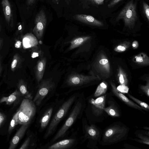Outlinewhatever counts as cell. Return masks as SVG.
I'll return each mask as SVG.
<instances>
[{"instance_id": "1", "label": "cell", "mask_w": 149, "mask_h": 149, "mask_svg": "<svg viewBox=\"0 0 149 149\" xmlns=\"http://www.w3.org/2000/svg\"><path fill=\"white\" fill-rule=\"evenodd\" d=\"M86 106L84 94L83 93H80L63 124L48 143H53L68 136L71 132L72 126L81 118Z\"/></svg>"}, {"instance_id": "2", "label": "cell", "mask_w": 149, "mask_h": 149, "mask_svg": "<svg viewBox=\"0 0 149 149\" xmlns=\"http://www.w3.org/2000/svg\"><path fill=\"white\" fill-rule=\"evenodd\" d=\"M80 93H74L66 99L64 98H62L45 130L43 136V139H46L54 134L60 123L65 119L68 115Z\"/></svg>"}, {"instance_id": "3", "label": "cell", "mask_w": 149, "mask_h": 149, "mask_svg": "<svg viewBox=\"0 0 149 149\" xmlns=\"http://www.w3.org/2000/svg\"><path fill=\"white\" fill-rule=\"evenodd\" d=\"M107 94L94 97L92 95L86 98V106L84 111L86 118L89 124H95L101 123L108 115L104 111Z\"/></svg>"}, {"instance_id": "4", "label": "cell", "mask_w": 149, "mask_h": 149, "mask_svg": "<svg viewBox=\"0 0 149 149\" xmlns=\"http://www.w3.org/2000/svg\"><path fill=\"white\" fill-rule=\"evenodd\" d=\"M129 128L123 123L118 122L113 123L102 132L100 144L109 145L125 140L128 136Z\"/></svg>"}, {"instance_id": "5", "label": "cell", "mask_w": 149, "mask_h": 149, "mask_svg": "<svg viewBox=\"0 0 149 149\" xmlns=\"http://www.w3.org/2000/svg\"><path fill=\"white\" fill-rule=\"evenodd\" d=\"M56 83L52 78L42 80L38 84L33 99L36 107L37 113L56 95Z\"/></svg>"}, {"instance_id": "6", "label": "cell", "mask_w": 149, "mask_h": 149, "mask_svg": "<svg viewBox=\"0 0 149 149\" xmlns=\"http://www.w3.org/2000/svg\"><path fill=\"white\" fill-rule=\"evenodd\" d=\"M56 98L52 101L47 103L38 111L35 126L40 133L45 130L49 125L52 117L62 100L59 98V94H56Z\"/></svg>"}, {"instance_id": "7", "label": "cell", "mask_w": 149, "mask_h": 149, "mask_svg": "<svg viewBox=\"0 0 149 149\" xmlns=\"http://www.w3.org/2000/svg\"><path fill=\"white\" fill-rule=\"evenodd\" d=\"M79 128L76 130L71 129L70 135L52 143H47L38 147L37 149H73L83 143V137L79 134Z\"/></svg>"}, {"instance_id": "8", "label": "cell", "mask_w": 149, "mask_h": 149, "mask_svg": "<svg viewBox=\"0 0 149 149\" xmlns=\"http://www.w3.org/2000/svg\"><path fill=\"white\" fill-rule=\"evenodd\" d=\"M36 113V107L33 100L24 98L15 113L17 124H30Z\"/></svg>"}, {"instance_id": "9", "label": "cell", "mask_w": 149, "mask_h": 149, "mask_svg": "<svg viewBox=\"0 0 149 149\" xmlns=\"http://www.w3.org/2000/svg\"><path fill=\"white\" fill-rule=\"evenodd\" d=\"M100 79L98 76L85 75L76 72L72 73L68 77L65 86V87H70V89L67 92L59 95L60 96L67 95L72 91Z\"/></svg>"}, {"instance_id": "10", "label": "cell", "mask_w": 149, "mask_h": 149, "mask_svg": "<svg viewBox=\"0 0 149 149\" xmlns=\"http://www.w3.org/2000/svg\"><path fill=\"white\" fill-rule=\"evenodd\" d=\"M82 130L84 135L83 142L88 141L87 147L93 148L96 143L100 142L102 138V131L95 124H88L86 118H82Z\"/></svg>"}, {"instance_id": "11", "label": "cell", "mask_w": 149, "mask_h": 149, "mask_svg": "<svg viewBox=\"0 0 149 149\" xmlns=\"http://www.w3.org/2000/svg\"><path fill=\"white\" fill-rule=\"evenodd\" d=\"M118 20L123 19L125 26L130 28L134 25L137 19L136 6L132 1L128 3L121 11L117 17Z\"/></svg>"}, {"instance_id": "12", "label": "cell", "mask_w": 149, "mask_h": 149, "mask_svg": "<svg viewBox=\"0 0 149 149\" xmlns=\"http://www.w3.org/2000/svg\"><path fill=\"white\" fill-rule=\"evenodd\" d=\"M47 23V18L45 13L44 10L42 9L36 16L35 26L33 29L34 34L40 41L42 39Z\"/></svg>"}, {"instance_id": "13", "label": "cell", "mask_w": 149, "mask_h": 149, "mask_svg": "<svg viewBox=\"0 0 149 149\" xmlns=\"http://www.w3.org/2000/svg\"><path fill=\"white\" fill-rule=\"evenodd\" d=\"M110 84L113 93L122 102L130 107L143 112V109L123 94L117 88L114 83L112 81H111Z\"/></svg>"}, {"instance_id": "14", "label": "cell", "mask_w": 149, "mask_h": 149, "mask_svg": "<svg viewBox=\"0 0 149 149\" xmlns=\"http://www.w3.org/2000/svg\"><path fill=\"white\" fill-rule=\"evenodd\" d=\"M108 106L104 108L107 114L112 117H118L120 116L121 112L120 107L112 97H108Z\"/></svg>"}, {"instance_id": "15", "label": "cell", "mask_w": 149, "mask_h": 149, "mask_svg": "<svg viewBox=\"0 0 149 149\" xmlns=\"http://www.w3.org/2000/svg\"><path fill=\"white\" fill-rule=\"evenodd\" d=\"M73 17L74 19L87 24L98 26L104 25L103 23L91 15L77 14L74 15Z\"/></svg>"}, {"instance_id": "16", "label": "cell", "mask_w": 149, "mask_h": 149, "mask_svg": "<svg viewBox=\"0 0 149 149\" xmlns=\"http://www.w3.org/2000/svg\"><path fill=\"white\" fill-rule=\"evenodd\" d=\"M30 124L22 125L12 139L10 143L9 149H14L24 136Z\"/></svg>"}, {"instance_id": "17", "label": "cell", "mask_w": 149, "mask_h": 149, "mask_svg": "<svg viewBox=\"0 0 149 149\" xmlns=\"http://www.w3.org/2000/svg\"><path fill=\"white\" fill-rule=\"evenodd\" d=\"M47 60L45 57H42L38 61L35 67V77L38 84L42 80L44 73Z\"/></svg>"}, {"instance_id": "18", "label": "cell", "mask_w": 149, "mask_h": 149, "mask_svg": "<svg viewBox=\"0 0 149 149\" xmlns=\"http://www.w3.org/2000/svg\"><path fill=\"white\" fill-rule=\"evenodd\" d=\"M21 96L19 91L16 89L9 96L2 97L0 100V103L5 102L8 105L13 104L15 105L18 103Z\"/></svg>"}, {"instance_id": "19", "label": "cell", "mask_w": 149, "mask_h": 149, "mask_svg": "<svg viewBox=\"0 0 149 149\" xmlns=\"http://www.w3.org/2000/svg\"><path fill=\"white\" fill-rule=\"evenodd\" d=\"M17 86L18 90L22 96L24 98L33 100L34 95L31 92L28 90L27 84L23 80L19 79Z\"/></svg>"}, {"instance_id": "20", "label": "cell", "mask_w": 149, "mask_h": 149, "mask_svg": "<svg viewBox=\"0 0 149 149\" xmlns=\"http://www.w3.org/2000/svg\"><path fill=\"white\" fill-rule=\"evenodd\" d=\"M135 134L138 139H133L132 140L138 143L149 145V131L137 130Z\"/></svg>"}, {"instance_id": "21", "label": "cell", "mask_w": 149, "mask_h": 149, "mask_svg": "<svg viewBox=\"0 0 149 149\" xmlns=\"http://www.w3.org/2000/svg\"><path fill=\"white\" fill-rule=\"evenodd\" d=\"M3 10L5 19L9 24L12 20V11L11 6L8 0H2Z\"/></svg>"}, {"instance_id": "22", "label": "cell", "mask_w": 149, "mask_h": 149, "mask_svg": "<svg viewBox=\"0 0 149 149\" xmlns=\"http://www.w3.org/2000/svg\"><path fill=\"white\" fill-rule=\"evenodd\" d=\"M98 67L103 72L109 73L110 71V66L107 58L103 54L99 57L98 62Z\"/></svg>"}, {"instance_id": "23", "label": "cell", "mask_w": 149, "mask_h": 149, "mask_svg": "<svg viewBox=\"0 0 149 149\" xmlns=\"http://www.w3.org/2000/svg\"><path fill=\"white\" fill-rule=\"evenodd\" d=\"M25 36L23 40V44L25 48L32 47L37 45L38 43L37 40L32 33H28Z\"/></svg>"}, {"instance_id": "24", "label": "cell", "mask_w": 149, "mask_h": 149, "mask_svg": "<svg viewBox=\"0 0 149 149\" xmlns=\"http://www.w3.org/2000/svg\"><path fill=\"white\" fill-rule=\"evenodd\" d=\"M133 60L134 62L141 65H147L149 64V57L144 53H141L136 55Z\"/></svg>"}, {"instance_id": "25", "label": "cell", "mask_w": 149, "mask_h": 149, "mask_svg": "<svg viewBox=\"0 0 149 149\" xmlns=\"http://www.w3.org/2000/svg\"><path fill=\"white\" fill-rule=\"evenodd\" d=\"M90 38L89 36L79 37L73 39L70 42L68 50H71L83 44Z\"/></svg>"}, {"instance_id": "26", "label": "cell", "mask_w": 149, "mask_h": 149, "mask_svg": "<svg viewBox=\"0 0 149 149\" xmlns=\"http://www.w3.org/2000/svg\"><path fill=\"white\" fill-rule=\"evenodd\" d=\"M107 89V83L103 81L100 83L97 87L93 96L94 97H98L106 94Z\"/></svg>"}, {"instance_id": "27", "label": "cell", "mask_w": 149, "mask_h": 149, "mask_svg": "<svg viewBox=\"0 0 149 149\" xmlns=\"http://www.w3.org/2000/svg\"><path fill=\"white\" fill-rule=\"evenodd\" d=\"M22 62V59L18 53L15 54L13 57L10 65L11 70L14 72L21 66Z\"/></svg>"}, {"instance_id": "28", "label": "cell", "mask_w": 149, "mask_h": 149, "mask_svg": "<svg viewBox=\"0 0 149 149\" xmlns=\"http://www.w3.org/2000/svg\"><path fill=\"white\" fill-rule=\"evenodd\" d=\"M117 77L118 81L120 85L127 86L128 80L125 73L120 67L118 69Z\"/></svg>"}, {"instance_id": "29", "label": "cell", "mask_w": 149, "mask_h": 149, "mask_svg": "<svg viewBox=\"0 0 149 149\" xmlns=\"http://www.w3.org/2000/svg\"><path fill=\"white\" fill-rule=\"evenodd\" d=\"M127 95L130 98L142 108L143 110L149 111V106L147 104L136 98L129 93H128Z\"/></svg>"}, {"instance_id": "30", "label": "cell", "mask_w": 149, "mask_h": 149, "mask_svg": "<svg viewBox=\"0 0 149 149\" xmlns=\"http://www.w3.org/2000/svg\"><path fill=\"white\" fill-rule=\"evenodd\" d=\"M31 51V57L35 58L39 57L40 58L43 57V53L40 47L37 45L32 47Z\"/></svg>"}, {"instance_id": "31", "label": "cell", "mask_w": 149, "mask_h": 149, "mask_svg": "<svg viewBox=\"0 0 149 149\" xmlns=\"http://www.w3.org/2000/svg\"><path fill=\"white\" fill-rule=\"evenodd\" d=\"M130 43L125 42L116 46L114 49L116 52H122L125 51L129 47Z\"/></svg>"}, {"instance_id": "32", "label": "cell", "mask_w": 149, "mask_h": 149, "mask_svg": "<svg viewBox=\"0 0 149 149\" xmlns=\"http://www.w3.org/2000/svg\"><path fill=\"white\" fill-rule=\"evenodd\" d=\"M17 121L16 115L15 113L13 116L11 120L8 130V132L9 134H10L15 126L17 125Z\"/></svg>"}, {"instance_id": "33", "label": "cell", "mask_w": 149, "mask_h": 149, "mask_svg": "<svg viewBox=\"0 0 149 149\" xmlns=\"http://www.w3.org/2000/svg\"><path fill=\"white\" fill-rule=\"evenodd\" d=\"M140 88L142 92L149 97V83L148 81L145 85H141L140 86Z\"/></svg>"}, {"instance_id": "34", "label": "cell", "mask_w": 149, "mask_h": 149, "mask_svg": "<svg viewBox=\"0 0 149 149\" xmlns=\"http://www.w3.org/2000/svg\"><path fill=\"white\" fill-rule=\"evenodd\" d=\"M143 9L145 14L148 21H149V6L146 3H143Z\"/></svg>"}, {"instance_id": "35", "label": "cell", "mask_w": 149, "mask_h": 149, "mask_svg": "<svg viewBox=\"0 0 149 149\" xmlns=\"http://www.w3.org/2000/svg\"><path fill=\"white\" fill-rule=\"evenodd\" d=\"M28 138L27 137L24 143L19 148V149H27L29 148V143Z\"/></svg>"}, {"instance_id": "36", "label": "cell", "mask_w": 149, "mask_h": 149, "mask_svg": "<svg viewBox=\"0 0 149 149\" xmlns=\"http://www.w3.org/2000/svg\"><path fill=\"white\" fill-rule=\"evenodd\" d=\"M14 46L15 48L17 49L21 48L22 46V42L21 41L18 39L15 40L14 44Z\"/></svg>"}, {"instance_id": "37", "label": "cell", "mask_w": 149, "mask_h": 149, "mask_svg": "<svg viewBox=\"0 0 149 149\" xmlns=\"http://www.w3.org/2000/svg\"><path fill=\"white\" fill-rule=\"evenodd\" d=\"M6 119L4 114L0 112V128Z\"/></svg>"}, {"instance_id": "38", "label": "cell", "mask_w": 149, "mask_h": 149, "mask_svg": "<svg viewBox=\"0 0 149 149\" xmlns=\"http://www.w3.org/2000/svg\"><path fill=\"white\" fill-rule=\"evenodd\" d=\"M123 146L125 147L124 148L125 149H139V148L133 146L131 145L127 144H125Z\"/></svg>"}, {"instance_id": "39", "label": "cell", "mask_w": 149, "mask_h": 149, "mask_svg": "<svg viewBox=\"0 0 149 149\" xmlns=\"http://www.w3.org/2000/svg\"><path fill=\"white\" fill-rule=\"evenodd\" d=\"M121 0H112L108 5V7L111 8L118 3Z\"/></svg>"}, {"instance_id": "40", "label": "cell", "mask_w": 149, "mask_h": 149, "mask_svg": "<svg viewBox=\"0 0 149 149\" xmlns=\"http://www.w3.org/2000/svg\"><path fill=\"white\" fill-rule=\"evenodd\" d=\"M132 46L133 48L136 49L138 48L139 46L138 43L136 41H134L132 43Z\"/></svg>"}, {"instance_id": "41", "label": "cell", "mask_w": 149, "mask_h": 149, "mask_svg": "<svg viewBox=\"0 0 149 149\" xmlns=\"http://www.w3.org/2000/svg\"><path fill=\"white\" fill-rule=\"evenodd\" d=\"M3 57L2 56L0 55V76L1 75V72H2V70H3V66L2 65V59Z\"/></svg>"}, {"instance_id": "42", "label": "cell", "mask_w": 149, "mask_h": 149, "mask_svg": "<svg viewBox=\"0 0 149 149\" xmlns=\"http://www.w3.org/2000/svg\"><path fill=\"white\" fill-rule=\"evenodd\" d=\"M35 0H27V3L28 5H32L34 2Z\"/></svg>"}, {"instance_id": "43", "label": "cell", "mask_w": 149, "mask_h": 149, "mask_svg": "<svg viewBox=\"0 0 149 149\" xmlns=\"http://www.w3.org/2000/svg\"><path fill=\"white\" fill-rule=\"evenodd\" d=\"M94 2L99 4L102 3L104 0H94Z\"/></svg>"}, {"instance_id": "44", "label": "cell", "mask_w": 149, "mask_h": 149, "mask_svg": "<svg viewBox=\"0 0 149 149\" xmlns=\"http://www.w3.org/2000/svg\"><path fill=\"white\" fill-rule=\"evenodd\" d=\"M22 29V27L21 26V25H20L18 28V32H19V33H21L22 32L21 30Z\"/></svg>"}, {"instance_id": "45", "label": "cell", "mask_w": 149, "mask_h": 149, "mask_svg": "<svg viewBox=\"0 0 149 149\" xmlns=\"http://www.w3.org/2000/svg\"><path fill=\"white\" fill-rule=\"evenodd\" d=\"M2 42H3L2 39L1 38H0V49L2 45Z\"/></svg>"}, {"instance_id": "46", "label": "cell", "mask_w": 149, "mask_h": 149, "mask_svg": "<svg viewBox=\"0 0 149 149\" xmlns=\"http://www.w3.org/2000/svg\"><path fill=\"white\" fill-rule=\"evenodd\" d=\"M143 128L146 130H149V127H144Z\"/></svg>"}, {"instance_id": "47", "label": "cell", "mask_w": 149, "mask_h": 149, "mask_svg": "<svg viewBox=\"0 0 149 149\" xmlns=\"http://www.w3.org/2000/svg\"><path fill=\"white\" fill-rule=\"evenodd\" d=\"M66 2L68 4H69L71 0H65Z\"/></svg>"}, {"instance_id": "48", "label": "cell", "mask_w": 149, "mask_h": 149, "mask_svg": "<svg viewBox=\"0 0 149 149\" xmlns=\"http://www.w3.org/2000/svg\"><path fill=\"white\" fill-rule=\"evenodd\" d=\"M54 1L55 3H56L58 4L59 2V0H54Z\"/></svg>"}, {"instance_id": "49", "label": "cell", "mask_w": 149, "mask_h": 149, "mask_svg": "<svg viewBox=\"0 0 149 149\" xmlns=\"http://www.w3.org/2000/svg\"><path fill=\"white\" fill-rule=\"evenodd\" d=\"M88 0L89 1H90L91 2L93 3H94V0Z\"/></svg>"}, {"instance_id": "50", "label": "cell", "mask_w": 149, "mask_h": 149, "mask_svg": "<svg viewBox=\"0 0 149 149\" xmlns=\"http://www.w3.org/2000/svg\"><path fill=\"white\" fill-rule=\"evenodd\" d=\"M1 28V26H0V28Z\"/></svg>"}]
</instances>
